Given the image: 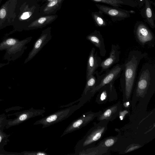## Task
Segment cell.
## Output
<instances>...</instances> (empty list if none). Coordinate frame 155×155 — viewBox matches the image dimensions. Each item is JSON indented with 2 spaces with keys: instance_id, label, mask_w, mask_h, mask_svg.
<instances>
[{
  "instance_id": "cb8c5ba5",
  "label": "cell",
  "mask_w": 155,
  "mask_h": 155,
  "mask_svg": "<svg viewBox=\"0 0 155 155\" xmlns=\"http://www.w3.org/2000/svg\"><path fill=\"white\" fill-rule=\"evenodd\" d=\"M116 141V138L109 137L102 141L100 145L105 147H109L112 146Z\"/></svg>"
},
{
  "instance_id": "e0dca14e",
  "label": "cell",
  "mask_w": 155,
  "mask_h": 155,
  "mask_svg": "<svg viewBox=\"0 0 155 155\" xmlns=\"http://www.w3.org/2000/svg\"><path fill=\"white\" fill-rule=\"evenodd\" d=\"M152 2L151 0H145L143 8L140 13L145 21L152 28L155 27V14L152 8Z\"/></svg>"
},
{
  "instance_id": "4fadbf2b",
  "label": "cell",
  "mask_w": 155,
  "mask_h": 155,
  "mask_svg": "<svg viewBox=\"0 0 155 155\" xmlns=\"http://www.w3.org/2000/svg\"><path fill=\"white\" fill-rule=\"evenodd\" d=\"M120 53L118 45L114 44L111 45L109 57L102 61L100 64L99 67L101 68V70L99 73V74L109 69L113 65L119 62Z\"/></svg>"
},
{
  "instance_id": "2e32d148",
  "label": "cell",
  "mask_w": 155,
  "mask_h": 155,
  "mask_svg": "<svg viewBox=\"0 0 155 155\" xmlns=\"http://www.w3.org/2000/svg\"><path fill=\"white\" fill-rule=\"evenodd\" d=\"M45 112L44 109H35L33 107L21 113L15 118L8 122L9 126L18 125L32 117L42 115Z\"/></svg>"
},
{
  "instance_id": "f546056e",
  "label": "cell",
  "mask_w": 155,
  "mask_h": 155,
  "mask_svg": "<svg viewBox=\"0 0 155 155\" xmlns=\"http://www.w3.org/2000/svg\"><path fill=\"white\" fill-rule=\"evenodd\" d=\"M3 138L4 135L1 132H0V143L1 142Z\"/></svg>"
},
{
  "instance_id": "603a6c76",
  "label": "cell",
  "mask_w": 155,
  "mask_h": 155,
  "mask_svg": "<svg viewBox=\"0 0 155 155\" xmlns=\"http://www.w3.org/2000/svg\"><path fill=\"white\" fill-rule=\"evenodd\" d=\"M104 15L99 11L92 12V16L96 26L104 27L108 25L109 21L105 17Z\"/></svg>"
},
{
  "instance_id": "ffe728a7",
  "label": "cell",
  "mask_w": 155,
  "mask_h": 155,
  "mask_svg": "<svg viewBox=\"0 0 155 155\" xmlns=\"http://www.w3.org/2000/svg\"><path fill=\"white\" fill-rule=\"evenodd\" d=\"M121 108V105L120 103L110 107L99 115L97 120L99 121L104 120L112 121L119 115Z\"/></svg>"
},
{
  "instance_id": "83f0119b",
  "label": "cell",
  "mask_w": 155,
  "mask_h": 155,
  "mask_svg": "<svg viewBox=\"0 0 155 155\" xmlns=\"http://www.w3.org/2000/svg\"><path fill=\"white\" fill-rule=\"evenodd\" d=\"M9 64V62H7L6 63H0V68L5 66V65H8Z\"/></svg>"
},
{
  "instance_id": "6da1fadb",
  "label": "cell",
  "mask_w": 155,
  "mask_h": 155,
  "mask_svg": "<svg viewBox=\"0 0 155 155\" xmlns=\"http://www.w3.org/2000/svg\"><path fill=\"white\" fill-rule=\"evenodd\" d=\"M147 54L137 50H132L123 64L120 82L124 95L127 98L130 97L134 86L139 63Z\"/></svg>"
},
{
  "instance_id": "8992f818",
  "label": "cell",
  "mask_w": 155,
  "mask_h": 155,
  "mask_svg": "<svg viewBox=\"0 0 155 155\" xmlns=\"http://www.w3.org/2000/svg\"><path fill=\"white\" fill-rule=\"evenodd\" d=\"M79 101V103L77 104L70 106L39 119L36 121L34 124L42 125V128H44L66 119L84 104L81 101Z\"/></svg>"
},
{
  "instance_id": "d6986e66",
  "label": "cell",
  "mask_w": 155,
  "mask_h": 155,
  "mask_svg": "<svg viewBox=\"0 0 155 155\" xmlns=\"http://www.w3.org/2000/svg\"><path fill=\"white\" fill-rule=\"evenodd\" d=\"M58 17L56 15H51L38 18L31 23L27 28L26 30H30L41 28L51 24Z\"/></svg>"
},
{
  "instance_id": "d4e9b609",
  "label": "cell",
  "mask_w": 155,
  "mask_h": 155,
  "mask_svg": "<svg viewBox=\"0 0 155 155\" xmlns=\"http://www.w3.org/2000/svg\"><path fill=\"white\" fill-rule=\"evenodd\" d=\"M21 154L25 155H49L45 152L41 151H25L21 152Z\"/></svg>"
},
{
  "instance_id": "4316f807",
  "label": "cell",
  "mask_w": 155,
  "mask_h": 155,
  "mask_svg": "<svg viewBox=\"0 0 155 155\" xmlns=\"http://www.w3.org/2000/svg\"><path fill=\"white\" fill-rule=\"evenodd\" d=\"M137 1L138 7L141 8L143 6L145 0H136Z\"/></svg>"
},
{
  "instance_id": "9c48e42d",
  "label": "cell",
  "mask_w": 155,
  "mask_h": 155,
  "mask_svg": "<svg viewBox=\"0 0 155 155\" xmlns=\"http://www.w3.org/2000/svg\"><path fill=\"white\" fill-rule=\"evenodd\" d=\"M95 5L99 11L109 16L113 22L124 20L130 17V14L135 13L134 11H128L118 7L110 6L99 4H96Z\"/></svg>"
},
{
  "instance_id": "f1b7e54d",
  "label": "cell",
  "mask_w": 155,
  "mask_h": 155,
  "mask_svg": "<svg viewBox=\"0 0 155 155\" xmlns=\"http://www.w3.org/2000/svg\"><path fill=\"white\" fill-rule=\"evenodd\" d=\"M138 146H134V147H133L132 148H130L127 151V152H130V151H131L133 150H134L135 149H136V148H138Z\"/></svg>"
},
{
  "instance_id": "30bf717a",
  "label": "cell",
  "mask_w": 155,
  "mask_h": 155,
  "mask_svg": "<svg viewBox=\"0 0 155 155\" xmlns=\"http://www.w3.org/2000/svg\"><path fill=\"white\" fill-rule=\"evenodd\" d=\"M134 33L137 41L142 46L153 42L154 40L153 33L142 21L136 22L134 26Z\"/></svg>"
},
{
  "instance_id": "9a60e30c",
  "label": "cell",
  "mask_w": 155,
  "mask_h": 155,
  "mask_svg": "<svg viewBox=\"0 0 155 155\" xmlns=\"http://www.w3.org/2000/svg\"><path fill=\"white\" fill-rule=\"evenodd\" d=\"M102 59L95 51V48H92L87 59L86 72V79L95 74L97 68L100 67Z\"/></svg>"
},
{
  "instance_id": "7a4b0ae2",
  "label": "cell",
  "mask_w": 155,
  "mask_h": 155,
  "mask_svg": "<svg viewBox=\"0 0 155 155\" xmlns=\"http://www.w3.org/2000/svg\"><path fill=\"white\" fill-rule=\"evenodd\" d=\"M38 14L39 5L35 0H17L12 25L13 30L4 37L16 31L26 30L28 26L38 18Z\"/></svg>"
},
{
  "instance_id": "5b68a950",
  "label": "cell",
  "mask_w": 155,
  "mask_h": 155,
  "mask_svg": "<svg viewBox=\"0 0 155 155\" xmlns=\"http://www.w3.org/2000/svg\"><path fill=\"white\" fill-rule=\"evenodd\" d=\"M155 86V67L146 63L142 67L137 77L135 92L137 95L144 94L153 91Z\"/></svg>"
},
{
  "instance_id": "44dd1931",
  "label": "cell",
  "mask_w": 155,
  "mask_h": 155,
  "mask_svg": "<svg viewBox=\"0 0 155 155\" xmlns=\"http://www.w3.org/2000/svg\"><path fill=\"white\" fill-rule=\"evenodd\" d=\"M97 3H101L112 6L120 7L125 5L132 8L138 7L136 0H90Z\"/></svg>"
},
{
  "instance_id": "1f68e13d",
  "label": "cell",
  "mask_w": 155,
  "mask_h": 155,
  "mask_svg": "<svg viewBox=\"0 0 155 155\" xmlns=\"http://www.w3.org/2000/svg\"><path fill=\"white\" fill-rule=\"evenodd\" d=\"M52 0H45V1L46 2V3H47Z\"/></svg>"
},
{
  "instance_id": "484cf974",
  "label": "cell",
  "mask_w": 155,
  "mask_h": 155,
  "mask_svg": "<svg viewBox=\"0 0 155 155\" xmlns=\"http://www.w3.org/2000/svg\"><path fill=\"white\" fill-rule=\"evenodd\" d=\"M128 113V111L127 110H124L123 111H120L119 113V118L121 120L124 119L125 115Z\"/></svg>"
},
{
  "instance_id": "7402d4cb",
  "label": "cell",
  "mask_w": 155,
  "mask_h": 155,
  "mask_svg": "<svg viewBox=\"0 0 155 155\" xmlns=\"http://www.w3.org/2000/svg\"><path fill=\"white\" fill-rule=\"evenodd\" d=\"M64 0H53L47 3L42 10L43 15H53L61 8Z\"/></svg>"
},
{
  "instance_id": "ba28073f",
  "label": "cell",
  "mask_w": 155,
  "mask_h": 155,
  "mask_svg": "<svg viewBox=\"0 0 155 155\" xmlns=\"http://www.w3.org/2000/svg\"><path fill=\"white\" fill-rule=\"evenodd\" d=\"M17 0H7L0 7V30L12 26Z\"/></svg>"
},
{
  "instance_id": "ac0fdd59",
  "label": "cell",
  "mask_w": 155,
  "mask_h": 155,
  "mask_svg": "<svg viewBox=\"0 0 155 155\" xmlns=\"http://www.w3.org/2000/svg\"><path fill=\"white\" fill-rule=\"evenodd\" d=\"M86 38L98 48L100 54L101 56L104 57L105 56L106 51L104 40L100 31L95 30L88 35Z\"/></svg>"
},
{
  "instance_id": "277c9868",
  "label": "cell",
  "mask_w": 155,
  "mask_h": 155,
  "mask_svg": "<svg viewBox=\"0 0 155 155\" xmlns=\"http://www.w3.org/2000/svg\"><path fill=\"white\" fill-rule=\"evenodd\" d=\"M108 121L104 120L97 123H95L94 126L77 143L74 147V154L78 155L82 151L94 147V144L102 137L107 130Z\"/></svg>"
},
{
  "instance_id": "836d02e7",
  "label": "cell",
  "mask_w": 155,
  "mask_h": 155,
  "mask_svg": "<svg viewBox=\"0 0 155 155\" xmlns=\"http://www.w3.org/2000/svg\"><path fill=\"white\" fill-rule=\"evenodd\" d=\"M2 101V100L0 99V101Z\"/></svg>"
},
{
  "instance_id": "5bb4252c",
  "label": "cell",
  "mask_w": 155,
  "mask_h": 155,
  "mask_svg": "<svg viewBox=\"0 0 155 155\" xmlns=\"http://www.w3.org/2000/svg\"><path fill=\"white\" fill-rule=\"evenodd\" d=\"M114 83L106 85L100 89L96 98V101L98 103H104L117 98V94L114 85Z\"/></svg>"
},
{
  "instance_id": "52a82bcc",
  "label": "cell",
  "mask_w": 155,
  "mask_h": 155,
  "mask_svg": "<svg viewBox=\"0 0 155 155\" xmlns=\"http://www.w3.org/2000/svg\"><path fill=\"white\" fill-rule=\"evenodd\" d=\"M123 68V64H117L111 69L106 71L101 75L99 74L98 71H96L95 74L96 76L97 83L96 87L91 92L92 96L103 86L110 83H114L120 77Z\"/></svg>"
},
{
  "instance_id": "3957f363",
  "label": "cell",
  "mask_w": 155,
  "mask_h": 155,
  "mask_svg": "<svg viewBox=\"0 0 155 155\" xmlns=\"http://www.w3.org/2000/svg\"><path fill=\"white\" fill-rule=\"evenodd\" d=\"M32 38L28 37L20 40L13 37H4L0 42V51H6L3 59L10 62L20 57L27 48L26 45L30 42Z\"/></svg>"
},
{
  "instance_id": "d6a6232c",
  "label": "cell",
  "mask_w": 155,
  "mask_h": 155,
  "mask_svg": "<svg viewBox=\"0 0 155 155\" xmlns=\"http://www.w3.org/2000/svg\"><path fill=\"white\" fill-rule=\"evenodd\" d=\"M2 0H0V5Z\"/></svg>"
},
{
  "instance_id": "4dcf8cb0",
  "label": "cell",
  "mask_w": 155,
  "mask_h": 155,
  "mask_svg": "<svg viewBox=\"0 0 155 155\" xmlns=\"http://www.w3.org/2000/svg\"><path fill=\"white\" fill-rule=\"evenodd\" d=\"M124 106L125 107H128L129 105V102H125L124 104Z\"/></svg>"
},
{
  "instance_id": "e575fe53",
  "label": "cell",
  "mask_w": 155,
  "mask_h": 155,
  "mask_svg": "<svg viewBox=\"0 0 155 155\" xmlns=\"http://www.w3.org/2000/svg\"><path fill=\"white\" fill-rule=\"evenodd\" d=\"M1 154H0V155H1Z\"/></svg>"
},
{
  "instance_id": "8fae6325",
  "label": "cell",
  "mask_w": 155,
  "mask_h": 155,
  "mask_svg": "<svg viewBox=\"0 0 155 155\" xmlns=\"http://www.w3.org/2000/svg\"><path fill=\"white\" fill-rule=\"evenodd\" d=\"M51 27H48L44 30L39 37L34 43L32 48L25 59L24 64L31 60L39 52L52 38Z\"/></svg>"
},
{
  "instance_id": "7c38bea8",
  "label": "cell",
  "mask_w": 155,
  "mask_h": 155,
  "mask_svg": "<svg viewBox=\"0 0 155 155\" xmlns=\"http://www.w3.org/2000/svg\"><path fill=\"white\" fill-rule=\"evenodd\" d=\"M98 113L90 111L83 114L79 118L72 121L67 127L61 137L78 130L86 126L97 116Z\"/></svg>"
}]
</instances>
